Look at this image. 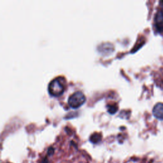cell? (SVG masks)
<instances>
[{
	"label": "cell",
	"instance_id": "7a4b0ae2",
	"mask_svg": "<svg viewBox=\"0 0 163 163\" xmlns=\"http://www.w3.org/2000/svg\"><path fill=\"white\" fill-rule=\"evenodd\" d=\"M86 98L83 92L80 91L75 92L68 99V104L72 108H79L85 102Z\"/></svg>",
	"mask_w": 163,
	"mask_h": 163
},
{
	"label": "cell",
	"instance_id": "8992f818",
	"mask_svg": "<svg viewBox=\"0 0 163 163\" xmlns=\"http://www.w3.org/2000/svg\"><path fill=\"white\" fill-rule=\"evenodd\" d=\"M107 109H108V111L110 114H114L117 111V110H118V108L115 105H110L107 106Z\"/></svg>",
	"mask_w": 163,
	"mask_h": 163
},
{
	"label": "cell",
	"instance_id": "6da1fadb",
	"mask_svg": "<svg viewBox=\"0 0 163 163\" xmlns=\"http://www.w3.org/2000/svg\"><path fill=\"white\" fill-rule=\"evenodd\" d=\"M62 78L61 77H58L55 78L51 82V83L48 85V90L49 94L52 96L58 97L63 94L65 87L64 82L62 81Z\"/></svg>",
	"mask_w": 163,
	"mask_h": 163
},
{
	"label": "cell",
	"instance_id": "3957f363",
	"mask_svg": "<svg viewBox=\"0 0 163 163\" xmlns=\"http://www.w3.org/2000/svg\"><path fill=\"white\" fill-rule=\"evenodd\" d=\"M163 6V5H162ZM155 22L156 28L158 31H161L163 30V8L159 10L155 15Z\"/></svg>",
	"mask_w": 163,
	"mask_h": 163
},
{
	"label": "cell",
	"instance_id": "ba28073f",
	"mask_svg": "<svg viewBox=\"0 0 163 163\" xmlns=\"http://www.w3.org/2000/svg\"><path fill=\"white\" fill-rule=\"evenodd\" d=\"M42 163H48V161L47 158H45L44 159H43Z\"/></svg>",
	"mask_w": 163,
	"mask_h": 163
},
{
	"label": "cell",
	"instance_id": "5b68a950",
	"mask_svg": "<svg viewBox=\"0 0 163 163\" xmlns=\"http://www.w3.org/2000/svg\"><path fill=\"white\" fill-rule=\"evenodd\" d=\"M102 136L101 134L99 133H94L90 137V141L92 143H98L99 141H101Z\"/></svg>",
	"mask_w": 163,
	"mask_h": 163
},
{
	"label": "cell",
	"instance_id": "277c9868",
	"mask_svg": "<svg viewBox=\"0 0 163 163\" xmlns=\"http://www.w3.org/2000/svg\"><path fill=\"white\" fill-rule=\"evenodd\" d=\"M153 115L160 121L163 120V103H157L153 109Z\"/></svg>",
	"mask_w": 163,
	"mask_h": 163
},
{
	"label": "cell",
	"instance_id": "9c48e42d",
	"mask_svg": "<svg viewBox=\"0 0 163 163\" xmlns=\"http://www.w3.org/2000/svg\"><path fill=\"white\" fill-rule=\"evenodd\" d=\"M7 163H10V162H7Z\"/></svg>",
	"mask_w": 163,
	"mask_h": 163
},
{
	"label": "cell",
	"instance_id": "52a82bcc",
	"mask_svg": "<svg viewBox=\"0 0 163 163\" xmlns=\"http://www.w3.org/2000/svg\"><path fill=\"white\" fill-rule=\"evenodd\" d=\"M54 153V148L53 147H49L47 151V155L51 156V155H52Z\"/></svg>",
	"mask_w": 163,
	"mask_h": 163
}]
</instances>
